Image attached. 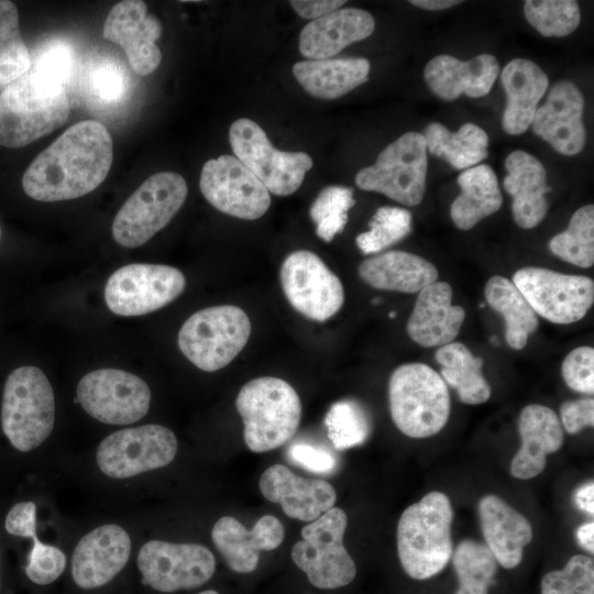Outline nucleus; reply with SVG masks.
<instances>
[{"mask_svg":"<svg viewBox=\"0 0 594 594\" xmlns=\"http://www.w3.org/2000/svg\"><path fill=\"white\" fill-rule=\"evenodd\" d=\"M521 446L510 462V474L520 480L539 475L546 468L547 454L563 444V430L557 414L549 407L531 404L518 419Z\"/></svg>","mask_w":594,"mask_h":594,"instance_id":"nucleus-27","label":"nucleus"},{"mask_svg":"<svg viewBox=\"0 0 594 594\" xmlns=\"http://www.w3.org/2000/svg\"><path fill=\"white\" fill-rule=\"evenodd\" d=\"M536 315L560 324L581 320L594 301L593 279L548 268L518 270L513 280Z\"/></svg>","mask_w":594,"mask_h":594,"instance_id":"nucleus-16","label":"nucleus"},{"mask_svg":"<svg viewBox=\"0 0 594 594\" xmlns=\"http://www.w3.org/2000/svg\"><path fill=\"white\" fill-rule=\"evenodd\" d=\"M355 205L353 189L344 186L324 187L310 206L309 215L317 235L330 242L348 222V211Z\"/></svg>","mask_w":594,"mask_h":594,"instance_id":"nucleus-43","label":"nucleus"},{"mask_svg":"<svg viewBox=\"0 0 594 594\" xmlns=\"http://www.w3.org/2000/svg\"><path fill=\"white\" fill-rule=\"evenodd\" d=\"M66 566V556L58 547L44 543L37 537L33 539L25 565V574L32 583L47 586L63 575Z\"/></svg>","mask_w":594,"mask_h":594,"instance_id":"nucleus-45","label":"nucleus"},{"mask_svg":"<svg viewBox=\"0 0 594 594\" xmlns=\"http://www.w3.org/2000/svg\"><path fill=\"white\" fill-rule=\"evenodd\" d=\"M411 222L413 217L407 209L383 206L372 217L369 231L356 237V245L363 254L378 253L407 237Z\"/></svg>","mask_w":594,"mask_h":594,"instance_id":"nucleus-41","label":"nucleus"},{"mask_svg":"<svg viewBox=\"0 0 594 594\" xmlns=\"http://www.w3.org/2000/svg\"><path fill=\"white\" fill-rule=\"evenodd\" d=\"M0 235H1V229H0Z\"/></svg>","mask_w":594,"mask_h":594,"instance_id":"nucleus-59","label":"nucleus"},{"mask_svg":"<svg viewBox=\"0 0 594 594\" xmlns=\"http://www.w3.org/2000/svg\"><path fill=\"white\" fill-rule=\"evenodd\" d=\"M366 58L308 59L296 63L293 74L307 94L319 99L340 98L369 79Z\"/></svg>","mask_w":594,"mask_h":594,"instance_id":"nucleus-32","label":"nucleus"},{"mask_svg":"<svg viewBox=\"0 0 594 594\" xmlns=\"http://www.w3.org/2000/svg\"><path fill=\"white\" fill-rule=\"evenodd\" d=\"M576 538L580 546L586 551L594 552V522L582 524L576 531Z\"/></svg>","mask_w":594,"mask_h":594,"instance_id":"nucleus-54","label":"nucleus"},{"mask_svg":"<svg viewBox=\"0 0 594 594\" xmlns=\"http://www.w3.org/2000/svg\"><path fill=\"white\" fill-rule=\"evenodd\" d=\"M132 550L128 531L119 525L98 526L80 538L70 560V576L81 591L100 590L127 566Z\"/></svg>","mask_w":594,"mask_h":594,"instance_id":"nucleus-19","label":"nucleus"},{"mask_svg":"<svg viewBox=\"0 0 594 594\" xmlns=\"http://www.w3.org/2000/svg\"><path fill=\"white\" fill-rule=\"evenodd\" d=\"M388 398L395 426L410 438H428L438 433L450 416L447 384L427 364L399 365L391 375Z\"/></svg>","mask_w":594,"mask_h":594,"instance_id":"nucleus-5","label":"nucleus"},{"mask_svg":"<svg viewBox=\"0 0 594 594\" xmlns=\"http://www.w3.org/2000/svg\"><path fill=\"white\" fill-rule=\"evenodd\" d=\"M88 80L92 95L103 102H117L124 92V78L114 65L108 63L97 65Z\"/></svg>","mask_w":594,"mask_h":594,"instance_id":"nucleus-49","label":"nucleus"},{"mask_svg":"<svg viewBox=\"0 0 594 594\" xmlns=\"http://www.w3.org/2000/svg\"><path fill=\"white\" fill-rule=\"evenodd\" d=\"M524 14L528 23L547 37L571 34L581 20L579 3L574 0H528L524 3Z\"/></svg>","mask_w":594,"mask_h":594,"instance_id":"nucleus-42","label":"nucleus"},{"mask_svg":"<svg viewBox=\"0 0 594 594\" xmlns=\"http://www.w3.org/2000/svg\"><path fill=\"white\" fill-rule=\"evenodd\" d=\"M229 141L235 157L276 196H288L302 184L312 167V158L304 152L275 148L265 131L253 120L241 118L229 129Z\"/></svg>","mask_w":594,"mask_h":594,"instance_id":"nucleus-11","label":"nucleus"},{"mask_svg":"<svg viewBox=\"0 0 594 594\" xmlns=\"http://www.w3.org/2000/svg\"><path fill=\"white\" fill-rule=\"evenodd\" d=\"M488 305L503 316L505 338L515 350L522 349L539 326L538 317L512 280L504 276L491 277L484 288Z\"/></svg>","mask_w":594,"mask_h":594,"instance_id":"nucleus-35","label":"nucleus"},{"mask_svg":"<svg viewBox=\"0 0 594 594\" xmlns=\"http://www.w3.org/2000/svg\"><path fill=\"white\" fill-rule=\"evenodd\" d=\"M69 111L66 87L30 69L0 94V145L25 146L63 125Z\"/></svg>","mask_w":594,"mask_h":594,"instance_id":"nucleus-2","label":"nucleus"},{"mask_svg":"<svg viewBox=\"0 0 594 594\" xmlns=\"http://www.w3.org/2000/svg\"><path fill=\"white\" fill-rule=\"evenodd\" d=\"M461 194L450 208L453 223L470 230L496 212L503 202L497 177L491 166L480 164L462 172L457 179Z\"/></svg>","mask_w":594,"mask_h":594,"instance_id":"nucleus-33","label":"nucleus"},{"mask_svg":"<svg viewBox=\"0 0 594 594\" xmlns=\"http://www.w3.org/2000/svg\"><path fill=\"white\" fill-rule=\"evenodd\" d=\"M199 188L217 210L244 220L261 218L271 205L270 193L261 180L235 156L228 154L204 164Z\"/></svg>","mask_w":594,"mask_h":594,"instance_id":"nucleus-18","label":"nucleus"},{"mask_svg":"<svg viewBox=\"0 0 594 594\" xmlns=\"http://www.w3.org/2000/svg\"><path fill=\"white\" fill-rule=\"evenodd\" d=\"M429 153L448 162L457 169H468L487 157L488 135L479 125L468 122L455 132L432 122L424 132Z\"/></svg>","mask_w":594,"mask_h":594,"instance_id":"nucleus-34","label":"nucleus"},{"mask_svg":"<svg viewBox=\"0 0 594 594\" xmlns=\"http://www.w3.org/2000/svg\"><path fill=\"white\" fill-rule=\"evenodd\" d=\"M55 422L53 387L42 370L20 366L8 376L2 395L1 427L11 446L29 452L51 435Z\"/></svg>","mask_w":594,"mask_h":594,"instance_id":"nucleus-6","label":"nucleus"},{"mask_svg":"<svg viewBox=\"0 0 594 594\" xmlns=\"http://www.w3.org/2000/svg\"><path fill=\"white\" fill-rule=\"evenodd\" d=\"M452 518L449 497L437 491L403 512L397 525V550L410 578L427 580L446 568L453 552Z\"/></svg>","mask_w":594,"mask_h":594,"instance_id":"nucleus-3","label":"nucleus"},{"mask_svg":"<svg viewBox=\"0 0 594 594\" xmlns=\"http://www.w3.org/2000/svg\"><path fill=\"white\" fill-rule=\"evenodd\" d=\"M561 372L570 388L583 394H593L594 349L579 346L572 350L563 360Z\"/></svg>","mask_w":594,"mask_h":594,"instance_id":"nucleus-47","label":"nucleus"},{"mask_svg":"<svg viewBox=\"0 0 594 594\" xmlns=\"http://www.w3.org/2000/svg\"><path fill=\"white\" fill-rule=\"evenodd\" d=\"M112 158L108 129L99 121H80L32 161L22 177L23 190L46 202L82 197L106 179Z\"/></svg>","mask_w":594,"mask_h":594,"instance_id":"nucleus-1","label":"nucleus"},{"mask_svg":"<svg viewBox=\"0 0 594 594\" xmlns=\"http://www.w3.org/2000/svg\"><path fill=\"white\" fill-rule=\"evenodd\" d=\"M409 2L416 7L431 11L448 9L461 3V1L457 0H411Z\"/></svg>","mask_w":594,"mask_h":594,"instance_id":"nucleus-55","label":"nucleus"},{"mask_svg":"<svg viewBox=\"0 0 594 594\" xmlns=\"http://www.w3.org/2000/svg\"><path fill=\"white\" fill-rule=\"evenodd\" d=\"M549 250L559 258L580 267L594 264V207L579 208L570 219L568 228L554 235Z\"/></svg>","mask_w":594,"mask_h":594,"instance_id":"nucleus-38","label":"nucleus"},{"mask_svg":"<svg viewBox=\"0 0 594 594\" xmlns=\"http://www.w3.org/2000/svg\"><path fill=\"white\" fill-rule=\"evenodd\" d=\"M583 109V95L576 85L568 80L558 81L548 92L546 102L537 108L532 131L558 153L576 155L586 142Z\"/></svg>","mask_w":594,"mask_h":594,"instance_id":"nucleus-21","label":"nucleus"},{"mask_svg":"<svg viewBox=\"0 0 594 594\" xmlns=\"http://www.w3.org/2000/svg\"><path fill=\"white\" fill-rule=\"evenodd\" d=\"M507 175L504 188L513 197L514 220L522 229L537 227L546 217L548 202L546 195L551 191L547 185L543 165L531 154L517 150L505 160Z\"/></svg>","mask_w":594,"mask_h":594,"instance_id":"nucleus-29","label":"nucleus"},{"mask_svg":"<svg viewBox=\"0 0 594 594\" xmlns=\"http://www.w3.org/2000/svg\"><path fill=\"white\" fill-rule=\"evenodd\" d=\"M75 66L76 59L73 48L66 43L54 42L40 51L32 59L30 69L65 87L75 73Z\"/></svg>","mask_w":594,"mask_h":594,"instance_id":"nucleus-46","label":"nucleus"},{"mask_svg":"<svg viewBox=\"0 0 594 594\" xmlns=\"http://www.w3.org/2000/svg\"><path fill=\"white\" fill-rule=\"evenodd\" d=\"M235 407L243 422L246 447L256 453L287 443L301 419V402L295 388L274 376L256 377L238 393Z\"/></svg>","mask_w":594,"mask_h":594,"instance_id":"nucleus-4","label":"nucleus"},{"mask_svg":"<svg viewBox=\"0 0 594 594\" xmlns=\"http://www.w3.org/2000/svg\"><path fill=\"white\" fill-rule=\"evenodd\" d=\"M452 289L446 282H435L418 294L407 322L410 339L424 348L443 346L458 337L465 310L451 304Z\"/></svg>","mask_w":594,"mask_h":594,"instance_id":"nucleus-25","label":"nucleus"},{"mask_svg":"<svg viewBox=\"0 0 594 594\" xmlns=\"http://www.w3.org/2000/svg\"><path fill=\"white\" fill-rule=\"evenodd\" d=\"M436 360L441 365V377L453 387L464 404L479 405L491 396V387L482 373L483 360L474 356L461 342L440 346Z\"/></svg>","mask_w":594,"mask_h":594,"instance_id":"nucleus-36","label":"nucleus"},{"mask_svg":"<svg viewBox=\"0 0 594 594\" xmlns=\"http://www.w3.org/2000/svg\"><path fill=\"white\" fill-rule=\"evenodd\" d=\"M177 449L170 429L151 424L110 433L99 443L96 460L105 475L124 480L168 465Z\"/></svg>","mask_w":594,"mask_h":594,"instance_id":"nucleus-12","label":"nucleus"},{"mask_svg":"<svg viewBox=\"0 0 594 594\" xmlns=\"http://www.w3.org/2000/svg\"><path fill=\"white\" fill-rule=\"evenodd\" d=\"M375 29L373 15L359 8H340L307 23L298 48L310 59H328L346 46L369 37Z\"/></svg>","mask_w":594,"mask_h":594,"instance_id":"nucleus-26","label":"nucleus"},{"mask_svg":"<svg viewBox=\"0 0 594 594\" xmlns=\"http://www.w3.org/2000/svg\"><path fill=\"white\" fill-rule=\"evenodd\" d=\"M427 147L424 135L407 132L388 144L371 166L360 169L355 184L407 207L419 205L426 190Z\"/></svg>","mask_w":594,"mask_h":594,"instance_id":"nucleus-10","label":"nucleus"},{"mask_svg":"<svg viewBox=\"0 0 594 594\" xmlns=\"http://www.w3.org/2000/svg\"><path fill=\"white\" fill-rule=\"evenodd\" d=\"M346 514L332 507L301 529L302 540L292 549L294 563L318 588H338L350 584L356 566L343 544Z\"/></svg>","mask_w":594,"mask_h":594,"instance_id":"nucleus-9","label":"nucleus"},{"mask_svg":"<svg viewBox=\"0 0 594 594\" xmlns=\"http://www.w3.org/2000/svg\"><path fill=\"white\" fill-rule=\"evenodd\" d=\"M499 74L495 56L481 54L470 61L451 55H438L425 67L424 77L431 91L443 100H454L461 95L471 98L486 96Z\"/></svg>","mask_w":594,"mask_h":594,"instance_id":"nucleus-24","label":"nucleus"},{"mask_svg":"<svg viewBox=\"0 0 594 594\" xmlns=\"http://www.w3.org/2000/svg\"><path fill=\"white\" fill-rule=\"evenodd\" d=\"M263 496L282 506L293 519L314 521L333 507L337 494L323 480L301 477L282 464L267 468L260 477Z\"/></svg>","mask_w":594,"mask_h":594,"instance_id":"nucleus-23","label":"nucleus"},{"mask_svg":"<svg viewBox=\"0 0 594 594\" xmlns=\"http://www.w3.org/2000/svg\"><path fill=\"white\" fill-rule=\"evenodd\" d=\"M285 537L283 524L272 515L262 516L252 529L238 519L223 516L216 521L211 539L230 570L237 573L255 571L260 551H271L280 546Z\"/></svg>","mask_w":594,"mask_h":594,"instance_id":"nucleus-22","label":"nucleus"},{"mask_svg":"<svg viewBox=\"0 0 594 594\" xmlns=\"http://www.w3.org/2000/svg\"><path fill=\"white\" fill-rule=\"evenodd\" d=\"M345 1L341 0H293L289 1L296 13L304 19H318L340 9Z\"/></svg>","mask_w":594,"mask_h":594,"instance_id":"nucleus-52","label":"nucleus"},{"mask_svg":"<svg viewBox=\"0 0 594 594\" xmlns=\"http://www.w3.org/2000/svg\"><path fill=\"white\" fill-rule=\"evenodd\" d=\"M574 502L576 506L587 513L594 514V484L593 482H587L586 484L580 486L574 494Z\"/></svg>","mask_w":594,"mask_h":594,"instance_id":"nucleus-53","label":"nucleus"},{"mask_svg":"<svg viewBox=\"0 0 594 594\" xmlns=\"http://www.w3.org/2000/svg\"><path fill=\"white\" fill-rule=\"evenodd\" d=\"M287 457L293 463L312 473H331L338 466L337 457L332 451L307 442L292 444L287 450Z\"/></svg>","mask_w":594,"mask_h":594,"instance_id":"nucleus-48","label":"nucleus"},{"mask_svg":"<svg viewBox=\"0 0 594 594\" xmlns=\"http://www.w3.org/2000/svg\"><path fill=\"white\" fill-rule=\"evenodd\" d=\"M188 194L184 177L158 172L125 200L112 222V237L123 248H138L165 228Z\"/></svg>","mask_w":594,"mask_h":594,"instance_id":"nucleus-8","label":"nucleus"},{"mask_svg":"<svg viewBox=\"0 0 594 594\" xmlns=\"http://www.w3.org/2000/svg\"><path fill=\"white\" fill-rule=\"evenodd\" d=\"M541 594H594L593 559L575 554L563 569L544 574Z\"/></svg>","mask_w":594,"mask_h":594,"instance_id":"nucleus-44","label":"nucleus"},{"mask_svg":"<svg viewBox=\"0 0 594 594\" xmlns=\"http://www.w3.org/2000/svg\"><path fill=\"white\" fill-rule=\"evenodd\" d=\"M185 286L186 278L176 267L133 263L118 268L108 278L105 300L116 315L142 316L175 300Z\"/></svg>","mask_w":594,"mask_h":594,"instance_id":"nucleus-14","label":"nucleus"},{"mask_svg":"<svg viewBox=\"0 0 594 594\" xmlns=\"http://www.w3.org/2000/svg\"><path fill=\"white\" fill-rule=\"evenodd\" d=\"M279 279L293 308L310 320L331 318L344 302L341 280L310 251L290 253L280 266Z\"/></svg>","mask_w":594,"mask_h":594,"instance_id":"nucleus-17","label":"nucleus"},{"mask_svg":"<svg viewBox=\"0 0 594 594\" xmlns=\"http://www.w3.org/2000/svg\"><path fill=\"white\" fill-rule=\"evenodd\" d=\"M359 275L373 288L419 293L437 282L438 270L426 258L405 251H387L364 260Z\"/></svg>","mask_w":594,"mask_h":594,"instance_id":"nucleus-31","label":"nucleus"},{"mask_svg":"<svg viewBox=\"0 0 594 594\" xmlns=\"http://www.w3.org/2000/svg\"><path fill=\"white\" fill-rule=\"evenodd\" d=\"M6 530L16 537L36 538V505L32 501L16 503L4 519Z\"/></svg>","mask_w":594,"mask_h":594,"instance_id":"nucleus-50","label":"nucleus"},{"mask_svg":"<svg viewBox=\"0 0 594 594\" xmlns=\"http://www.w3.org/2000/svg\"><path fill=\"white\" fill-rule=\"evenodd\" d=\"M388 316H389V318H394V317H396V312H395V311H392V312H389Z\"/></svg>","mask_w":594,"mask_h":594,"instance_id":"nucleus-57","label":"nucleus"},{"mask_svg":"<svg viewBox=\"0 0 594 594\" xmlns=\"http://www.w3.org/2000/svg\"><path fill=\"white\" fill-rule=\"evenodd\" d=\"M561 422L568 433H578L594 425L593 398L568 400L560 407Z\"/></svg>","mask_w":594,"mask_h":594,"instance_id":"nucleus-51","label":"nucleus"},{"mask_svg":"<svg viewBox=\"0 0 594 594\" xmlns=\"http://www.w3.org/2000/svg\"><path fill=\"white\" fill-rule=\"evenodd\" d=\"M0 590H1V556H0Z\"/></svg>","mask_w":594,"mask_h":594,"instance_id":"nucleus-58","label":"nucleus"},{"mask_svg":"<svg viewBox=\"0 0 594 594\" xmlns=\"http://www.w3.org/2000/svg\"><path fill=\"white\" fill-rule=\"evenodd\" d=\"M481 528L486 547L505 569L516 568L524 548L532 539L528 519L501 497L488 494L479 502Z\"/></svg>","mask_w":594,"mask_h":594,"instance_id":"nucleus-28","label":"nucleus"},{"mask_svg":"<svg viewBox=\"0 0 594 594\" xmlns=\"http://www.w3.org/2000/svg\"><path fill=\"white\" fill-rule=\"evenodd\" d=\"M328 438L337 450L362 444L371 433V419L364 407L352 399L334 403L324 417Z\"/></svg>","mask_w":594,"mask_h":594,"instance_id":"nucleus-40","label":"nucleus"},{"mask_svg":"<svg viewBox=\"0 0 594 594\" xmlns=\"http://www.w3.org/2000/svg\"><path fill=\"white\" fill-rule=\"evenodd\" d=\"M31 64L30 52L20 32L18 9L13 2L0 0V86L28 73Z\"/></svg>","mask_w":594,"mask_h":594,"instance_id":"nucleus-39","label":"nucleus"},{"mask_svg":"<svg viewBox=\"0 0 594 594\" xmlns=\"http://www.w3.org/2000/svg\"><path fill=\"white\" fill-rule=\"evenodd\" d=\"M162 34V24L147 13V6L140 0H124L114 4L103 23L102 36L120 45L133 70L147 76L154 73L162 61L156 41Z\"/></svg>","mask_w":594,"mask_h":594,"instance_id":"nucleus-20","label":"nucleus"},{"mask_svg":"<svg viewBox=\"0 0 594 594\" xmlns=\"http://www.w3.org/2000/svg\"><path fill=\"white\" fill-rule=\"evenodd\" d=\"M136 566L142 584L160 593L205 585L216 572V558L199 543L148 540L139 550Z\"/></svg>","mask_w":594,"mask_h":594,"instance_id":"nucleus-13","label":"nucleus"},{"mask_svg":"<svg viewBox=\"0 0 594 594\" xmlns=\"http://www.w3.org/2000/svg\"><path fill=\"white\" fill-rule=\"evenodd\" d=\"M77 400L92 418L108 425H130L150 409L151 389L139 376L118 369H99L84 375Z\"/></svg>","mask_w":594,"mask_h":594,"instance_id":"nucleus-15","label":"nucleus"},{"mask_svg":"<svg viewBox=\"0 0 594 594\" xmlns=\"http://www.w3.org/2000/svg\"><path fill=\"white\" fill-rule=\"evenodd\" d=\"M251 330L250 318L240 307H207L184 322L178 332V345L195 366L216 372L230 364L243 350Z\"/></svg>","mask_w":594,"mask_h":594,"instance_id":"nucleus-7","label":"nucleus"},{"mask_svg":"<svg viewBox=\"0 0 594 594\" xmlns=\"http://www.w3.org/2000/svg\"><path fill=\"white\" fill-rule=\"evenodd\" d=\"M197 594H220V593L217 592L216 590H205V591L198 592Z\"/></svg>","mask_w":594,"mask_h":594,"instance_id":"nucleus-56","label":"nucleus"},{"mask_svg":"<svg viewBox=\"0 0 594 594\" xmlns=\"http://www.w3.org/2000/svg\"><path fill=\"white\" fill-rule=\"evenodd\" d=\"M452 554L459 580L455 594H488L498 563L486 544L465 539L457 546Z\"/></svg>","mask_w":594,"mask_h":594,"instance_id":"nucleus-37","label":"nucleus"},{"mask_svg":"<svg viewBox=\"0 0 594 594\" xmlns=\"http://www.w3.org/2000/svg\"><path fill=\"white\" fill-rule=\"evenodd\" d=\"M501 82L507 96L503 129L510 135L522 134L531 125L538 103L546 94L548 76L536 63L514 58L503 68Z\"/></svg>","mask_w":594,"mask_h":594,"instance_id":"nucleus-30","label":"nucleus"}]
</instances>
